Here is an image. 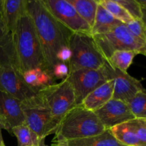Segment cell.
<instances>
[{"instance_id":"obj_2","label":"cell","mask_w":146,"mask_h":146,"mask_svg":"<svg viewBox=\"0 0 146 146\" xmlns=\"http://www.w3.org/2000/svg\"><path fill=\"white\" fill-rule=\"evenodd\" d=\"M11 36L16 61L21 74L37 68L48 72L34 23L27 10L20 17Z\"/></svg>"},{"instance_id":"obj_10","label":"cell","mask_w":146,"mask_h":146,"mask_svg":"<svg viewBox=\"0 0 146 146\" xmlns=\"http://www.w3.org/2000/svg\"><path fill=\"white\" fill-rule=\"evenodd\" d=\"M107 81H113V98L128 103L140 91H145L139 80L128 74L113 68L106 61L101 68Z\"/></svg>"},{"instance_id":"obj_14","label":"cell","mask_w":146,"mask_h":146,"mask_svg":"<svg viewBox=\"0 0 146 146\" xmlns=\"http://www.w3.org/2000/svg\"><path fill=\"white\" fill-rule=\"evenodd\" d=\"M113 81L108 80L90 93L80 105L92 112L99 109L113 98Z\"/></svg>"},{"instance_id":"obj_35","label":"cell","mask_w":146,"mask_h":146,"mask_svg":"<svg viewBox=\"0 0 146 146\" xmlns=\"http://www.w3.org/2000/svg\"><path fill=\"white\" fill-rule=\"evenodd\" d=\"M3 2H4V0H0V9H1V7H2Z\"/></svg>"},{"instance_id":"obj_1","label":"cell","mask_w":146,"mask_h":146,"mask_svg":"<svg viewBox=\"0 0 146 146\" xmlns=\"http://www.w3.org/2000/svg\"><path fill=\"white\" fill-rule=\"evenodd\" d=\"M27 11L34 23L48 72L52 76L57 53L64 46H68L73 32L53 17L42 0H27Z\"/></svg>"},{"instance_id":"obj_25","label":"cell","mask_w":146,"mask_h":146,"mask_svg":"<svg viewBox=\"0 0 146 146\" xmlns=\"http://www.w3.org/2000/svg\"><path fill=\"white\" fill-rule=\"evenodd\" d=\"M130 32L137 38L146 41V25L141 19H132L130 22L125 24Z\"/></svg>"},{"instance_id":"obj_13","label":"cell","mask_w":146,"mask_h":146,"mask_svg":"<svg viewBox=\"0 0 146 146\" xmlns=\"http://www.w3.org/2000/svg\"><path fill=\"white\" fill-rule=\"evenodd\" d=\"M0 109L6 126V131L11 134L14 127L26 123L21 101L5 93L0 92Z\"/></svg>"},{"instance_id":"obj_12","label":"cell","mask_w":146,"mask_h":146,"mask_svg":"<svg viewBox=\"0 0 146 146\" xmlns=\"http://www.w3.org/2000/svg\"><path fill=\"white\" fill-rule=\"evenodd\" d=\"M94 113L106 129H110L135 118L126 103L114 98Z\"/></svg>"},{"instance_id":"obj_5","label":"cell","mask_w":146,"mask_h":146,"mask_svg":"<svg viewBox=\"0 0 146 146\" xmlns=\"http://www.w3.org/2000/svg\"><path fill=\"white\" fill-rule=\"evenodd\" d=\"M68 46L71 51L69 73L82 68L100 69L106 61L91 34L72 33Z\"/></svg>"},{"instance_id":"obj_8","label":"cell","mask_w":146,"mask_h":146,"mask_svg":"<svg viewBox=\"0 0 146 146\" xmlns=\"http://www.w3.org/2000/svg\"><path fill=\"white\" fill-rule=\"evenodd\" d=\"M25 123L40 139L54 134L52 119L49 110L37 93L35 96L21 102Z\"/></svg>"},{"instance_id":"obj_26","label":"cell","mask_w":146,"mask_h":146,"mask_svg":"<svg viewBox=\"0 0 146 146\" xmlns=\"http://www.w3.org/2000/svg\"><path fill=\"white\" fill-rule=\"evenodd\" d=\"M141 143L146 145V119L134 118L128 121Z\"/></svg>"},{"instance_id":"obj_32","label":"cell","mask_w":146,"mask_h":146,"mask_svg":"<svg viewBox=\"0 0 146 146\" xmlns=\"http://www.w3.org/2000/svg\"><path fill=\"white\" fill-rule=\"evenodd\" d=\"M137 1H138V4L141 5V7H142V9H146V1L145 0H137Z\"/></svg>"},{"instance_id":"obj_28","label":"cell","mask_w":146,"mask_h":146,"mask_svg":"<svg viewBox=\"0 0 146 146\" xmlns=\"http://www.w3.org/2000/svg\"><path fill=\"white\" fill-rule=\"evenodd\" d=\"M69 74L68 64L63 62H57L52 68V76L54 79H65Z\"/></svg>"},{"instance_id":"obj_22","label":"cell","mask_w":146,"mask_h":146,"mask_svg":"<svg viewBox=\"0 0 146 146\" xmlns=\"http://www.w3.org/2000/svg\"><path fill=\"white\" fill-rule=\"evenodd\" d=\"M98 4L123 24H127L133 19L130 14L115 0H98Z\"/></svg>"},{"instance_id":"obj_33","label":"cell","mask_w":146,"mask_h":146,"mask_svg":"<svg viewBox=\"0 0 146 146\" xmlns=\"http://www.w3.org/2000/svg\"><path fill=\"white\" fill-rule=\"evenodd\" d=\"M40 146H48V145H46L45 144V139H42L41 141V142H40ZM53 146H63L60 143H56L55 145H54Z\"/></svg>"},{"instance_id":"obj_36","label":"cell","mask_w":146,"mask_h":146,"mask_svg":"<svg viewBox=\"0 0 146 146\" xmlns=\"http://www.w3.org/2000/svg\"><path fill=\"white\" fill-rule=\"evenodd\" d=\"M0 146H6L5 145V143H4V142H3L2 143H1V145H0Z\"/></svg>"},{"instance_id":"obj_27","label":"cell","mask_w":146,"mask_h":146,"mask_svg":"<svg viewBox=\"0 0 146 146\" xmlns=\"http://www.w3.org/2000/svg\"><path fill=\"white\" fill-rule=\"evenodd\" d=\"M41 70L43 69L37 68L28 70L22 74L23 78L26 84L36 91L40 90L39 86H38V76Z\"/></svg>"},{"instance_id":"obj_24","label":"cell","mask_w":146,"mask_h":146,"mask_svg":"<svg viewBox=\"0 0 146 146\" xmlns=\"http://www.w3.org/2000/svg\"><path fill=\"white\" fill-rule=\"evenodd\" d=\"M128 14L133 19H141L145 22L146 9H142L137 0H115Z\"/></svg>"},{"instance_id":"obj_37","label":"cell","mask_w":146,"mask_h":146,"mask_svg":"<svg viewBox=\"0 0 146 146\" xmlns=\"http://www.w3.org/2000/svg\"><path fill=\"white\" fill-rule=\"evenodd\" d=\"M39 145H40V144H39ZM39 146H40V145H39Z\"/></svg>"},{"instance_id":"obj_16","label":"cell","mask_w":146,"mask_h":146,"mask_svg":"<svg viewBox=\"0 0 146 146\" xmlns=\"http://www.w3.org/2000/svg\"><path fill=\"white\" fill-rule=\"evenodd\" d=\"M58 143L63 146H124L115 140L109 129L105 130L102 133L96 135Z\"/></svg>"},{"instance_id":"obj_11","label":"cell","mask_w":146,"mask_h":146,"mask_svg":"<svg viewBox=\"0 0 146 146\" xmlns=\"http://www.w3.org/2000/svg\"><path fill=\"white\" fill-rule=\"evenodd\" d=\"M67 79L75 94L76 106L80 105L90 93L107 81L101 68L76 70L68 74Z\"/></svg>"},{"instance_id":"obj_31","label":"cell","mask_w":146,"mask_h":146,"mask_svg":"<svg viewBox=\"0 0 146 146\" xmlns=\"http://www.w3.org/2000/svg\"><path fill=\"white\" fill-rule=\"evenodd\" d=\"M4 129L5 130V125H4V122L0 119V145L4 142V140L2 138V134H1V130Z\"/></svg>"},{"instance_id":"obj_9","label":"cell","mask_w":146,"mask_h":146,"mask_svg":"<svg viewBox=\"0 0 146 146\" xmlns=\"http://www.w3.org/2000/svg\"><path fill=\"white\" fill-rule=\"evenodd\" d=\"M53 17L73 33L91 34V27L68 0H42Z\"/></svg>"},{"instance_id":"obj_30","label":"cell","mask_w":146,"mask_h":146,"mask_svg":"<svg viewBox=\"0 0 146 146\" xmlns=\"http://www.w3.org/2000/svg\"><path fill=\"white\" fill-rule=\"evenodd\" d=\"M9 35L10 34L7 32L4 26L2 16V7H1L0 9V44H1Z\"/></svg>"},{"instance_id":"obj_19","label":"cell","mask_w":146,"mask_h":146,"mask_svg":"<svg viewBox=\"0 0 146 146\" xmlns=\"http://www.w3.org/2000/svg\"><path fill=\"white\" fill-rule=\"evenodd\" d=\"M80 17L92 28L96 15L98 0H68Z\"/></svg>"},{"instance_id":"obj_29","label":"cell","mask_w":146,"mask_h":146,"mask_svg":"<svg viewBox=\"0 0 146 146\" xmlns=\"http://www.w3.org/2000/svg\"><path fill=\"white\" fill-rule=\"evenodd\" d=\"M71 57V51L69 46H64L56 54L57 62H63L68 64Z\"/></svg>"},{"instance_id":"obj_7","label":"cell","mask_w":146,"mask_h":146,"mask_svg":"<svg viewBox=\"0 0 146 146\" xmlns=\"http://www.w3.org/2000/svg\"><path fill=\"white\" fill-rule=\"evenodd\" d=\"M92 36L106 60L115 51L123 50L133 51L144 56L146 54V41L133 35L123 23L105 34Z\"/></svg>"},{"instance_id":"obj_34","label":"cell","mask_w":146,"mask_h":146,"mask_svg":"<svg viewBox=\"0 0 146 146\" xmlns=\"http://www.w3.org/2000/svg\"><path fill=\"white\" fill-rule=\"evenodd\" d=\"M0 119L1 120V121L4 122V119H3V117H2V114H1V109H0ZM4 125H5V123H4ZM5 130H6V126H5Z\"/></svg>"},{"instance_id":"obj_23","label":"cell","mask_w":146,"mask_h":146,"mask_svg":"<svg viewBox=\"0 0 146 146\" xmlns=\"http://www.w3.org/2000/svg\"><path fill=\"white\" fill-rule=\"evenodd\" d=\"M131 112L135 118L146 119V94L145 91H140L128 103Z\"/></svg>"},{"instance_id":"obj_20","label":"cell","mask_w":146,"mask_h":146,"mask_svg":"<svg viewBox=\"0 0 146 146\" xmlns=\"http://www.w3.org/2000/svg\"><path fill=\"white\" fill-rule=\"evenodd\" d=\"M11 134L17 137V146H39L42 140L26 123L14 127L11 129Z\"/></svg>"},{"instance_id":"obj_6","label":"cell","mask_w":146,"mask_h":146,"mask_svg":"<svg viewBox=\"0 0 146 146\" xmlns=\"http://www.w3.org/2000/svg\"><path fill=\"white\" fill-rule=\"evenodd\" d=\"M38 94L49 110L52 119L53 131L55 134L61 119L76 106L75 94L72 86L66 77L58 84H51L41 88Z\"/></svg>"},{"instance_id":"obj_3","label":"cell","mask_w":146,"mask_h":146,"mask_svg":"<svg viewBox=\"0 0 146 146\" xmlns=\"http://www.w3.org/2000/svg\"><path fill=\"white\" fill-rule=\"evenodd\" d=\"M106 129L95 113L76 105L61 119L53 141L56 143L101 134Z\"/></svg>"},{"instance_id":"obj_17","label":"cell","mask_w":146,"mask_h":146,"mask_svg":"<svg viewBox=\"0 0 146 146\" xmlns=\"http://www.w3.org/2000/svg\"><path fill=\"white\" fill-rule=\"evenodd\" d=\"M121 24V21L114 18L106 9L98 4L95 21L91 28V35L105 34Z\"/></svg>"},{"instance_id":"obj_4","label":"cell","mask_w":146,"mask_h":146,"mask_svg":"<svg viewBox=\"0 0 146 146\" xmlns=\"http://www.w3.org/2000/svg\"><path fill=\"white\" fill-rule=\"evenodd\" d=\"M38 91L24 82L17 66L10 34L0 44V92L9 94L21 102L35 96Z\"/></svg>"},{"instance_id":"obj_18","label":"cell","mask_w":146,"mask_h":146,"mask_svg":"<svg viewBox=\"0 0 146 146\" xmlns=\"http://www.w3.org/2000/svg\"><path fill=\"white\" fill-rule=\"evenodd\" d=\"M113 136L124 146H146L140 141L130 123L125 122L110 128Z\"/></svg>"},{"instance_id":"obj_15","label":"cell","mask_w":146,"mask_h":146,"mask_svg":"<svg viewBox=\"0 0 146 146\" xmlns=\"http://www.w3.org/2000/svg\"><path fill=\"white\" fill-rule=\"evenodd\" d=\"M27 10V0H4L2 16L6 30L12 34L20 17Z\"/></svg>"},{"instance_id":"obj_21","label":"cell","mask_w":146,"mask_h":146,"mask_svg":"<svg viewBox=\"0 0 146 146\" xmlns=\"http://www.w3.org/2000/svg\"><path fill=\"white\" fill-rule=\"evenodd\" d=\"M138 54L133 51L123 50L113 53L107 62L113 68H117L123 72H127L129 67L133 64L134 58Z\"/></svg>"}]
</instances>
